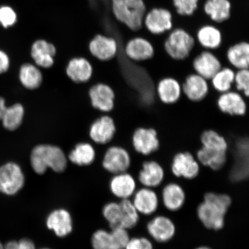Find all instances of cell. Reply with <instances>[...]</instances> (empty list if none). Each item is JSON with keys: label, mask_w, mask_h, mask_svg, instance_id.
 Segmentation results:
<instances>
[{"label": "cell", "mask_w": 249, "mask_h": 249, "mask_svg": "<svg viewBox=\"0 0 249 249\" xmlns=\"http://www.w3.org/2000/svg\"><path fill=\"white\" fill-rule=\"evenodd\" d=\"M9 58L4 52L0 51V74L4 73L9 69Z\"/></svg>", "instance_id": "41"}, {"label": "cell", "mask_w": 249, "mask_h": 249, "mask_svg": "<svg viewBox=\"0 0 249 249\" xmlns=\"http://www.w3.org/2000/svg\"><path fill=\"white\" fill-rule=\"evenodd\" d=\"M30 164L34 172L39 175H43L48 169L61 173L67 169L68 158L58 146L39 144L31 152Z\"/></svg>", "instance_id": "3"}, {"label": "cell", "mask_w": 249, "mask_h": 249, "mask_svg": "<svg viewBox=\"0 0 249 249\" xmlns=\"http://www.w3.org/2000/svg\"><path fill=\"white\" fill-rule=\"evenodd\" d=\"M232 204L229 195L215 192L205 193L196 208V215L205 229L217 231L223 229L226 216Z\"/></svg>", "instance_id": "1"}, {"label": "cell", "mask_w": 249, "mask_h": 249, "mask_svg": "<svg viewBox=\"0 0 249 249\" xmlns=\"http://www.w3.org/2000/svg\"><path fill=\"white\" fill-rule=\"evenodd\" d=\"M89 96L93 107L104 112H109L114 107L115 93L110 86L99 83L90 89Z\"/></svg>", "instance_id": "24"}, {"label": "cell", "mask_w": 249, "mask_h": 249, "mask_svg": "<svg viewBox=\"0 0 249 249\" xmlns=\"http://www.w3.org/2000/svg\"><path fill=\"white\" fill-rule=\"evenodd\" d=\"M116 124L111 117L102 116L92 123L89 128L90 138L99 144H107L114 138Z\"/></svg>", "instance_id": "23"}, {"label": "cell", "mask_w": 249, "mask_h": 249, "mask_svg": "<svg viewBox=\"0 0 249 249\" xmlns=\"http://www.w3.org/2000/svg\"><path fill=\"white\" fill-rule=\"evenodd\" d=\"M93 73L92 65L84 57H74L70 61L66 68L67 75L72 82L83 83L91 79Z\"/></svg>", "instance_id": "27"}, {"label": "cell", "mask_w": 249, "mask_h": 249, "mask_svg": "<svg viewBox=\"0 0 249 249\" xmlns=\"http://www.w3.org/2000/svg\"><path fill=\"white\" fill-rule=\"evenodd\" d=\"M156 91L160 101L167 106L178 104L183 95L182 83L173 76L164 77L159 81Z\"/></svg>", "instance_id": "17"}, {"label": "cell", "mask_w": 249, "mask_h": 249, "mask_svg": "<svg viewBox=\"0 0 249 249\" xmlns=\"http://www.w3.org/2000/svg\"><path fill=\"white\" fill-rule=\"evenodd\" d=\"M132 143L139 154L148 156L157 152L160 142L157 130L152 127H139L133 133Z\"/></svg>", "instance_id": "13"}, {"label": "cell", "mask_w": 249, "mask_h": 249, "mask_svg": "<svg viewBox=\"0 0 249 249\" xmlns=\"http://www.w3.org/2000/svg\"><path fill=\"white\" fill-rule=\"evenodd\" d=\"M19 79L25 88L33 90L41 85L43 76L41 71L36 65L25 64L20 68Z\"/></svg>", "instance_id": "33"}, {"label": "cell", "mask_w": 249, "mask_h": 249, "mask_svg": "<svg viewBox=\"0 0 249 249\" xmlns=\"http://www.w3.org/2000/svg\"><path fill=\"white\" fill-rule=\"evenodd\" d=\"M130 238L128 230L125 229H100L93 232L91 245L93 249H124Z\"/></svg>", "instance_id": "8"}, {"label": "cell", "mask_w": 249, "mask_h": 249, "mask_svg": "<svg viewBox=\"0 0 249 249\" xmlns=\"http://www.w3.org/2000/svg\"><path fill=\"white\" fill-rule=\"evenodd\" d=\"M95 158V150L91 144L88 142H80L71 149L68 160L77 166H88L94 161Z\"/></svg>", "instance_id": "31"}, {"label": "cell", "mask_w": 249, "mask_h": 249, "mask_svg": "<svg viewBox=\"0 0 249 249\" xmlns=\"http://www.w3.org/2000/svg\"><path fill=\"white\" fill-rule=\"evenodd\" d=\"M216 107L221 113L232 117H244L248 112V105L244 95L232 89L220 93Z\"/></svg>", "instance_id": "9"}, {"label": "cell", "mask_w": 249, "mask_h": 249, "mask_svg": "<svg viewBox=\"0 0 249 249\" xmlns=\"http://www.w3.org/2000/svg\"><path fill=\"white\" fill-rule=\"evenodd\" d=\"M124 249H154V245L147 238L135 237L129 239Z\"/></svg>", "instance_id": "40"}, {"label": "cell", "mask_w": 249, "mask_h": 249, "mask_svg": "<svg viewBox=\"0 0 249 249\" xmlns=\"http://www.w3.org/2000/svg\"><path fill=\"white\" fill-rule=\"evenodd\" d=\"M144 26L154 36H160L173 27V16L167 9L154 8L146 14Z\"/></svg>", "instance_id": "12"}, {"label": "cell", "mask_w": 249, "mask_h": 249, "mask_svg": "<svg viewBox=\"0 0 249 249\" xmlns=\"http://www.w3.org/2000/svg\"><path fill=\"white\" fill-rule=\"evenodd\" d=\"M7 108L5 99L0 96V121H1Z\"/></svg>", "instance_id": "43"}, {"label": "cell", "mask_w": 249, "mask_h": 249, "mask_svg": "<svg viewBox=\"0 0 249 249\" xmlns=\"http://www.w3.org/2000/svg\"><path fill=\"white\" fill-rule=\"evenodd\" d=\"M17 15L14 9L8 6L0 7V23L5 28L13 26L17 22Z\"/></svg>", "instance_id": "39"}, {"label": "cell", "mask_w": 249, "mask_h": 249, "mask_svg": "<svg viewBox=\"0 0 249 249\" xmlns=\"http://www.w3.org/2000/svg\"><path fill=\"white\" fill-rule=\"evenodd\" d=\"M133 196L132 201L139 214L151 215L158 210L160 199L153 189L144 187L136 191Z\"/></svg>", "instance_id": "22"}, {"label": "cell", "mask_w": 249, "mask_h": 249, "mask_svg": "<svg viewBox=\"0 0 249 249\" xmlns=\"http://www.w3.org/2000/svg\"><path fill=\"white\" fill-rule=\"evenodd\" d=\"M204 9L212 20L220 23L231 17V4L229 0H207Z\"/></svg>", "instance_id": "30"}, {"label": "cell", "mask_w": 249, "mask_h": 249, "mask_svg": "<svg viewBox=\"0 0 249 249\" xmlns=\"http://www.w3.org/2000/svg\"><path fill=\"white\" fill-rule=\"evenodd\" d=\"M194 249H213L210 247H208L206 245H201L198 246V247H196Z\"/></svg>", "instance_id": "45"}, {"label": "cell", "mask_w": 249, "mask_h": 249, "mask_svg": "<svg viewBox=\"0 0 249 249\" xmlns=\"http://www.w3.org/2000/svg\"><path fill=\"white\" fill-rule=\"evenodd\" d=\"M57 49L54 43L46 39H39L31 46V55L36 66L43 68H51L54 64Z\"/></svg>", "instance_id": "20"}, {"label": "cell", "mask_w": 249, "mask_h": 249, "mask_svg": "<svg viewBox=\"0 0 249 249\" xmlns=\"http://www.w3.org/2000/svg\"><path fill=\"white\" fill-rule=\"evenodd\" d=\"M131 164L130 155L125 149L113 146L106 151L102 166L108 173L117 174L126 172Z\"/></svg>", "instance_id": "14"}, {"label": "cell", "mask_w": 249, "mask_h": 249, "mask_svg": "<svg viewBox=\"0 0 249 249\" xmlns=\"http://www.w3.org/2000/svg\"><path fill=\"white\" fill-rule=\"evenodd\" d=\"M111 9L116 19L134 32L144 27L148 11L143 0H111Z\"/></svg>", "instance_id": "4"}, {"label": "cell", "mask_w": 249, "mask_h": 249, "mask_svg": "<svg viewBox=\"0 0 249 249\" xmlns=\"http://www.w3.org/2000/svg\"><path fill=\"white\" fill-rule=\"evenodd\" d=\"M0 249H4V245H3L1 242H0Z\"/></svg>", "instance_id": "46"}, {"label": "cell", "mask_w": 249, "mask_h": 249, "mask_svg": "<svg viewBox=\"0 0 249 249\" xmlns=\"http://www.w3.org/2000/svg\"><path fill=\"white\" fill-rule=\"evenodd\" d=\"M119 228L128 230L134 228L139 222V213L129 199L121 200Z\"/></svg>", "instance_id": "34"}, {"label": "cell", "mask_w": 249, "mask_h": 249, "mask_svg": "<svg viewBox=\"0 0 249 249\" xmlns=\"http://www.w3.org/2000/svg\"><path fill=\"white\" fill-rule=\"evenodd\" d=\"M200 147L196 158L201 166L214 171L222 170L228 160L229 145L225 136L213 129H207L200 136Z\"/></svg>", "instance_id": "2"}, {"label": "cell", "mask_w": 249, "mask_h": 249, "mask_svg": "<svg viewBox=\"0 0 249 249\" xmlns=\"http://www.w3.org/2000/svg\"><path fill=\"white\" fill-rule=\"evenodd\" d=\"M234 86L236 91L249 98V69L236 71Z\"/></svg>", "instance_id": "37"}, {"label": "cell", "mask_w": 249, "mask_h": 249, "mask_svg": "<svg viewBox=\"0 0 249 249\" xmlns=\"http://www.w3.org/2000/svg\"><path fill=\"white\" fill-rule=\"evenodd\" d=\"M109 187L111 194L121 200L132 197L136 191V182L131 174L126 172L114 174Z\"/></svg>", "instance_id": "26"}, {"label": "cell", "mask_w": 249, "mask_h": 249, "mask_svg": "<svg viewBox=\"0 0 249 249\" xmlns=\"http://www.w3.org/2000/svg\"><path fill=\"white\" fill-rule=\"evenodd\" d=\"M161 199L167 210L176 213L185 206L187 199L185 190L178 183H168L161 192Z\"/></svg>", "instance_id": "21"}, {"label": "cell", "mask_w": 249, "mask_h": 249, "mask_svg": "<svg viewBox=\"0 0 249 249\" xmlns=\"http://www.w3.org/2000/svg\"><path fill=\"white\" fill-rule=\"evenodd\" d=\"M196 37L199 44L207 51H213L219 49L223 42L222 32L211 25L201 27Z\"/></svg>", "instance_id": "29"}, {"label": "cell", "mask_w": 249, "mask_h": 249, "mask_svg": "<svg viewBox=\"0 0 249 249\" xmlns=\"http://www.w3.org/2000/svg\"><path fill=\"white\" fill-rule=\"evenodd\" d=\"M51 249L45 248H42V249Z\"/></svg>", "instance_id": "47"}, {"label": "cell", "mask_w": 249, "mask_h": 249, "mask_svg": "<svg viewBox=\"0 0 249 249\" xmlns=\"http://www.w3.org/2000/svg\"><path fill=\"white\" fill-rule=\"evenodd\" d=\"M147 232L155 242L167 244L175 238L177 233L176 223L170 217L157 215L149 221Z\"/></svg>", "instance_id": "10"}, {"label": "cell", "mask_w": 249, "mask_h": 249, "mask_svg": "<svg viewBox=\"0 0 249 249\" xmlns=\"http://www.w3.org/2000/svg\"><path fill=\"white\" fill-rule=\"evenodd\" d=\"M24 109L22 105L16 104L7 108L1 121L6 129L13 131L17 129L23 122Z\"/></svg>", "instance_id": "35"}, {"label": "cell", "mask_w": 249, "mask_h": 249, "mask_svg": "<svg viewBox=\"0 0 249 249\" xmlns=\"http://www.w3.org/2000/svg\"><path fill=\"white\" fill-rule=\"evenodd\" d=\"M4 249H18L17 241H10L4 245Z\"/></svg>", "instance_id": "44"}, {"label": "cell", "mask_w": 249, "mask_h": 249, "mask_svg": "<svg viewBox=\"0 0 249 249\" xmlns=\"http://www.w3.org/2000/svg\"><path fill=\"white\" fill-rule=\"evenodd\" d=\"M192 67L195 73L210 81L223 65L215 54L205 50L196 56L192 62Z\"/></svg>", "instance_id": "16"}, {"label": "cell", "mask_w": 249, "mask_h": 249, "mask_svg": "<svg viewBox=\"0 0 249 249\" xmlns=\"http://www.w3.org/2000/svg\"><path fill=\"white\" fill-rule=\"evenodd\" d=\"M198 0H173L177 13L182 16H191L198 7Z\"/></svg>", "instance_id": "38"}, {"label": "cell", "mask_w": 249, "mask_h": 249, "mask_svg": "<svg viewBox=\"0 0 249 249\" xmlns=\"http://www.w3.org/2000/svg\"><path fill=\"white\" fill-rule=\"evenodd\" d=\"M124 50L126 57L135 61L151 60L155 54L153 43L150 40L142 36H136L129 40Z\"/></svg>", "instance_id": "18"}, {"label": "cell", "mask_w": 249, "mask_h": 249, "mask_svg": "<svg viewBox=\"0 0 249 249\" xmlns=\"http://www.w3.org/2000/svg\"><path fill=\"white\" fill-rule=\"evenodd\" d=\"M48 229L59 238H65L73 231V219L69 211L64 208L52 211L46 217Z\"/></svg>", "instance_id": "19"}, {"label": "cell", "mask_w": 249, "mask_h": 249, "mask_svg": "<svg viewBox=\"0 0 249 249\" xmlns=\"http://www.w3.org/2000/svg\"><path fill=\"white\" fill-rule=\"evenodd\" d=\"M26 178L19 164L9 161L0 166V193L15 196L23 189Z\"/></svg>", "instance_id": "6"}, {"label": "cell", "mask_w": 249, "mask_h": 249, "mask_svg": "<svg viewBox=\"0 0 249 249\" xmlns=\"http://www.w3.org/2000/svg\"><path fill=\"white\" fill-rule=\"evenodd\" d=\"M18 249H36V245L31 239L24 238L18 241Z\"/></svg>", "instance_id": "42"}, {"label": "cell", "mask_w": 249, "mask_h": 249, "mask_svg": "<svg viewBox=\"0 0 249 249\" xmlns=\"http://www.w3.org/2000/svg\"><path fill=\"white\" fill-rule=\"evenodd\" d=\"M170 169L177 178L194 180L200 175L201 164L191 152L179 151L173 156Z\"/></svg>", "instance_id": "7"}, {"label": "cell", "mask_w": 249, "mask_h": 249, "mask_svg": "<svg viewBox=\"0 0 249 249\" xmlns=\"http://www.w3.org/2000/svg\"><path fill=\"white\" fill-rule=\"evenodd\" d=\"M195 39L188 31L177 29L171 31L163 43L165 52L171 60L185 61L191 55L195 46Z\"/></svg>", "instance_id": "5"}, {"label": "cell", "mask_w": 249, "mask_h": 249, "mask_svg": "<svg viewBox=\"0 0 249 249\" xmlns=\"http://www.w3.org/2000/svg\"><path fill=\"white\" fill-rule=\"evenodd\" d=\"M89 51L91 54L99 60H111L119 51V45L113 37L98 34L90 40Z\"/></svg>", "instance_id": "15"}, {"label": "cell", "mask_w": 249, "mask_h": 249, "mask_svg": "<svg viewBox=\"0 0 249 249\" xmlns=\"http://www.w3.org/2000/svg\"><path fill=\"white\" fill-rule=\"evenodd\" d=\"M121 213L120 202H110L103 207L102 214L108 223L110 229L119 227Z\"/></svg>", "instance_id": "36"}, {"label": "cell", "mask_w": 249, "mask_h": 249, "mask_svg": "<svg viewBox=\"0 0 249 249\" xmlns=\"http://www.w3.org/2000/svg\"><path fill=\"white\" fill-rule=\"evenodd\" d=\"M165 178V172L161 165L155 160H148L142 163L138 179L146 188L154 189L160 186Z\"/></svg>", "instance_id": "25"}, {"label": "cell", "mask_w": 249, "mask_h": 249, "mask_svg": "<svg viewBox=\"0 0 249 249\" xmlns=\"http://www.w3.org/2000/svg\"><path fill=\"white\" fill-rule=\"evenodd\" d=\"M209 82L195 72L188 74L182 83L183 95L194 104L204 101L210 93Z\"/></svg>", "instance_id": "11"}, {"label": "cell", "mask_w": 249, "mask_h": 249, "mask_svg": "<svg viewBox=\"0 0 249 249\" xmlns=\"http://www.w3.org/2000/svg\"><path fill=\"white\" fill-rule=\"evenodd\" d=\"M226 57L233 69H249V42L241 41L230 46Z\"/></svg>", "instance_id": "28"}, {"label": "cell", "mask_w": 249, "mask_h": 249, "mask_svg": "<svg viewBox=\"0 0 249 249\" xmlns=\"http://www.w3.org/2000/svg\"><path fill=\"white\" fill-rule=\"evenodd\" d=\"M235 71L231 67H223L210 80L211 86L219 94L230 91L234 86Z\"/></svg>", "instance_id": "32"}]
</instances>
